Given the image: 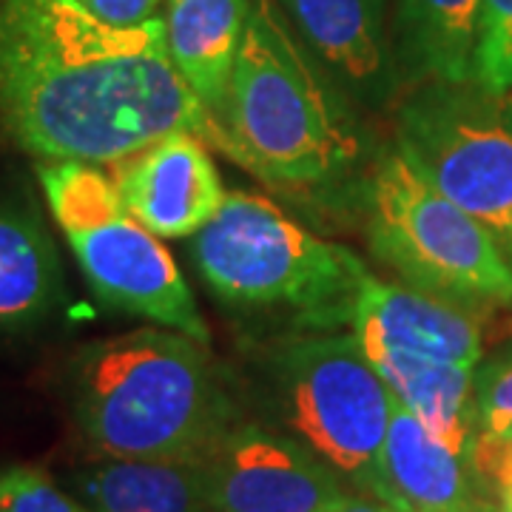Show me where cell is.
Listing matches in <instances>:
<instances>
[{
	"label": "cell",
	"instance_id": "cell-15",
	"mask_svg": "<svg viewBox=\"0 0 512 512\" xmlns=\"http://www.w3.org/2000/svg\"><path fill=\"white\" fill-rule=\"evenodd\" d=\"M160 18L171 63L214 120L242 46L248 0H165Z\"/></svg>",
	"mask_w": 512,
	"mask_h": 512
},
{
	"label": "cell",
	"instance_id": "cell-23",
	"mask_svg": "<svg viewBox=\"0 0 512 512\" xmlns=\"http://www.w3.org/2000/svg\"><path fill=\"white\" fill-rule=\"evenodd\" d=\"M89 9L94 18L106 20L111 26H140L160 18V6L165 0H77Z\"/></svg>",
	"mask_w": 512,
	"mask_h": 512
},
{
	"label": "cell",
	"instance_id": "cell-10",
	"mask_svg": "<svg viewBox=\"0 0 512 512\" xmlns=\"http://www.w3.org/2000/svg\"><path fill=\"white\" fill-rule=\"evenodd\" d=\"M117 165L114 185L126 211L160 239L194 237L225 202L220 171L202 137L174 131Z\"/></svg>",
	"mask_w": 512,
	"mask_h": 512
},
{
	"label": "cell",
	"instance_id": "cell-6",
	"mask_svg": "<svg viewBox=\"0 0 512 512\" xmlns=\"http://www.w3.org/2000/svg\"><path fill=\"white\" fill-rule=\"evenodd\" d=\"M370 251L410 288L467 311L512 313V265L493 234L439 194L399 146L367 185Z\"/></svg>",
	"mask_w": 512,
	"mask_h": 512
},
{
	"label": "cell",
	"instance_id": "cell-16",
	"mask_svg": "<svg viewBox=\"0 0 512 512\" xmlns=\"http://www.w3.org/2000/svg\"><path fill=\"white\" fill-rule=\"evenodd\" d=\"M481 0H399L393 52L402 80H476Z\"/></svg>",
	"mask_w": 512,
	"mask_h": 512
},
{
	"label": "cell",
	"instance_id": "cell-20",
	"mask_svg": "<svg viewBox=\"0 0 512 512\" xmlns=\"http://www.w3.org/2000/svg\"><path fill=\"white\" fill-rule=\"evenodd\" d=\"M0 512H92L80 498L63 493L35 467H12L0 473Z\"/></svg>",
	"mask_w": 512,
	"mask_h": 512
},
{
	"label": "cell",
	"instance_id": "cell-8",
	"mask_svg": "<svg viewBox=\"0 0 512 512\" xmlns=\"http://www.w3.org/2000/svg\"><path fill=\"white\" fill-rule=\"evenodd\" d=\"M276 402L291 433L342 481L376 498L379 461L396 396L353 333L316 336L282 350Z\"/></svg>",
	"mask_w": 512,
	"mask_h": 512
},
{
	"label": "cell",
	"instance_id": "cell-9",
	"mask_svg": "<svg viewBox=\"0 0 512 512\" xmlns=\"http://www.w3.org/2000/svg\"><path fill=\"white\" fill-rule=\"evenodd\" d=\"M200 464L214 512H328L348 495L311 447L259 424H234Z\"/></svg>",
	"mask_w": 512,
	"mask_h": 512
},
{
	"label": "cell",
	"instance_id": "cell-4",
	"mask_svg": "<svg viewBox=\"0 0 512 512\" xmlns=\"http://www.w3.org/2000/svg\"><path fill=\"white\" fill-rule=\"evenodd\" d=\"M208 291L234 308H296L339 322L367 268L345 245L305 231L265 197L234 191L191 239Z\"/></svg>",
	"mask_w": 512,
	"mask_h": 512
},
{
	"label": "cell",
	"instance_id": "cell-1",
	"mask_svg": "<svg viewBox=\"0 0 512 512\" xmlns=\"http://www.w3.org/2000/svg\"><path fill=\"white\" fill-rule=\"evenodd\" d=\"M211 123L163 18L111 26L77 0H0V126L37 160L111 165L174 131L211 143Z\"/></svg>",
	"mask_w": 512,
	"mask_h": 512
},
{
	"label": "cell",
	"instance_id": "cell-13",
	"mask_svg": "<svg viewBox=\"0 0 512 512\" xmlns=\"http://www.w3.org/2000/svg\"><path fill=\"white\" fill-rule=\"evenodd\" d=\"M376 498L393 512H467L481 495L473 464L447 450L396 399L379 461Z\"/></svg>",
	"mask_w": 512,
	"mask_h": 512
},
{
	"label": "cell",
	"instance_id": "cell-22",
	"mask_svg": "<svg viewBox=\"0 0 512 512\" xmlns=\"http://www.w3.org/2000/svg\"><path fill=\"white\" fill-rule=\"evenodd\" d=\"M470 464H473L478 484L493 487V493L498 495V507L512 512V439H476Z\"/></svg>",
	"mask_w": 512,
	"mask_h": 512
},
{
	"label": "cell",
	"instance_id": "cell-5",
	"mask_svg": "<svg viewBox=\"0 0 512 512\" xmlns=\"http://www.w3.org/2000/svg\"><path fill=\"white\" fill-rule=\"evenodd\" d=\"M37 180L103 305L208 342V325L174 256L128 214L111 174L83 160H40Z\"/></svg>",
	"mask_w": 512,
	"mask_h": 512
},
{
	"label": "cell",
	"instance_id": "cell-14",
	"mask_svg": "<svg viewBox=\"0 0 512 512\" xmlns=\"http://www.w3.org/2000/svg\"><path fill=\"white\" fill-rule=\"evenodd\" d=\"M356 339L365 348L370 365L376 367V373L390 387V393L447 450L470 461L478 436L476 396H473L476 370L424 359L379 339H367V336H356Z\"/></svg>",
	"mask_w": 512,
	"mask_h": 512
},
{
	"label": "cell",
	"instance_id": "cell-24",
	"mask_svg": "<svg viewBox=\"0 0 512 512\" xmlns=\"http://www.w3.org/2000/svg\"><path fill=\"white\" fill-rule=\"evenodd\" d=\"M328 512H393L387 504H382L379 498L373 495H353L348 493L342 501H336Z\"/></svg>",
	"mask_w": 512,
	"mask_h": 512
},
{
	"label": "cell",
	"instance_id": "cell-26",
	"mask_svg": "<svg viewBox=\"0 0 512 512\" xmlns=\"http://www.w3.org/2000/svg\"><path fill=\"white\" fill-rule=\"evenodd\" d=\"M504 512H507V510H504Z\"/></svg>",
	"mask_w": 512,
	"mask_h": 512
},
{
	"label": "cell",
	"instance_id": "cell-3",
	"mask_svg": "<svg viewBox=\"0 0 512 512\" xmlns=\"http://www.w3.org/2000/svg\"><path fill=\"white\" fill-rule=\"evenodd\" d=\"M72 410L109 458L202 461L237 424L200 342L177 330H134L80 353Z\"/></svg>",
	"mask_w": 512,
	"mask_h": 512
},
{
	"label": "cell",
	"instance_id": "cell-27",
	"mask_svg": "<svg viewBox=\"0 0 512 512\" xmlns=\"http://www.w3.org/2000/svg\"><path fill=\"white\" fill-rule=\"evenodd\" d=\"M510 94H512V92H510Z\"/></svg>",
	"mask_w": 512,
	"mask_h": 512
},
{
	"label": "cell",
	"instance_id": "cell-21",
	"mask_svg": "<svg viewBox=\"0 0 512 512\" xmlns=\"http://www.w3.org/2000/svg\"><path fill=\"white\" fill-rule=\"evenodd\" d=\"M476 396V439H512V356L481 367L473 379Z\"/></svg>",
	"mask_w": 512,
	"mask_h": 512
},
{
	"label": "cell",
	"instance_id": "cell-11",
	"mask_svg": "<svg viewBox=\"0 0 512 512\" xmlns=\"http://www.w3.org/2000/svg\"><path fill=\"white\" fill-rule=\"evenodd\" d=\"M296 35L322 69L367 109L399 92L402 72L384 32V0H279Z\"/></svg>",
	"mask_w": 512,
	"mask_h": 512
},
{
	"label": "cell",
	"instance_id": "cell-18",
	"mask_svg": "<svg viewBox=\"0 0 512 512\" xmlns=\"http://www.w3.org/2000/svg\"><path fill=\"white\" fill-rule=\"evenodd\" d=\"M92 512H214L200 461L109 458L74 478Z\"/></svg>",
	"mask_w": 512,
	"mask_h": 512
},
{
	"label": "cell",
	"instance_id": "cell-7",
	"mask_svg": "<svg viewBox=\"0 0 512 512\" xmlns=\"http://www.w3.org/2000/svg\"><path fill=\"white\" fill-rule=\"evenodd\" d=\"M396 146L512 259V94L430 80L402 103Z\"/></svg>",
	"mask_w": 512,
	"mask_h": 512
},
{
	"label": "cell",
	"instance_id": "cell-2",
	"mask_svg": "<svg viewBox=\"0 0 512 512\" xmlns=\"http://www.w3.org/2000/svg\"><path fill=\"white\" fill-rule=\"evenodd\" d=\"M211 143L279 188L342 183L365 154L345 92L274 0H248V23Z\"/></svg>",
	"mask_w": 512,
	"mask_h": 512
},
{
	"label": "cell",
	"instance_id": "cell-25",
	"mask_svg": "<svg viewBox=\"0 0 512 512\" xmlns=\"http://www.w3.org/2000/svg\"><path fill=\"white\" fill-rule=\"evenodd\" d=\"M467 512H504V507H498V504L487 501V498H478L476 504H473Z\"/></svg>",
	"mask_w": 512,
	"mask_h": 512
},
{
	"label": "cell",
	"instance_id": "cell-19",
	"mask_svg": "<svg viewBox=\"0 0 512 512\" xmlns=\"http://www.w3.org/2000/svg\"><path fill=\"white\" fill-rule=\"evenodd\" d=\"M476 83L490 94L512 92V0H481Z\"/></svg>",
	"mask_w": 512,
	"mask_h": 512
},
{
	"label": "cell",
	"instance_id": "cell-12",
	"mask_svg": "<svg viewBox=\"0 0 512 512\" xmlns=\"http://www.w3.org/2000/svg\"><path fill=\"white\" fill-rule=\"evenodd\" d=\"M345 322H350L356 336L473 370L484 348V330L476 313L410 285L382 282L370 271L359 279Z\"/></svg>",
	"mask_w": 512,
	"mask_h": 512
},
{
	"label": "cell",
	"instance_id": "cell-17",
	"mask_svg": "<svg viewBox=\"0 0 512 512\" xmlns=\"http://www.w3.org/2000/svg\"><path fill=\"white\" fill-rule=\"evenodd\" d=\"M60 291V256L43 222L26 205L0 202V330L37 325Z\"/></svg>",
	"mask_w": 512,
	"mask_h": 512
}]
</instances>
